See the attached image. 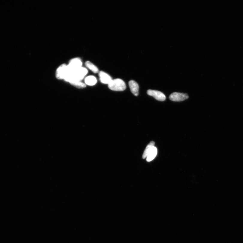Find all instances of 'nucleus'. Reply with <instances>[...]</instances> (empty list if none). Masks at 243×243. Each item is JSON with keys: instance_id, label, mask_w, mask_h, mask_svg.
<instances>
[{"instance_id": "f257e3e1", "label": "nucleus", "mask_w": 243, "mask_h": 243, "mask_svg": "<svg viewBox=\"0 0 243 243\" xmlns=\"http://www.w3.org/2000/svg\"><path fill=\"white\" fill-rule=\"evenodd\" d=\"M87 73L88 71L86 68L81 67L72 73H69L64 79L70 83L81 81L83 79Z\"/></svg>"}, {"instance_id": "f03ea898", "label": "nucleus", "mask_w": 243, "mask_h": 243, "mask_svg": "<svg viewBox=\"0 0 243 243\" xmlns=\"http://www.w3.org/2000/svg\"><path fill=\"white\" fill-rule=\"evenodd\" d=\"M108 87L111 90L116 91H123L126 89V85L125 82L121 79H112Z\"/></svg>"}, {"instance_id": "7ed1b4c3", "label": "nucleus", "mask_w": 243, "mask_h": 243, "mask_svg": "<svg viewBox=\"0 0 243 243\" xmlns=\"http://www.w3.org/2000/svg\"><path fill=\"white\" fill-rule=\"evenodd\" d=\"M82 61L79 58H74L67 65L69 73H72L82 67Z\"/></svg>"}, {"instance_id": "20e7f679", "label": "nucleus", "mask_w": 243, "mask_h": 243, "mask_svg": "<svg viewBox=\"0 0 243 243\" xmlns=\"http://www.w3.org/2000/svg\"><path fill=\"white\" fill-rule=\"evenodd\" d=\"M69 73L67 65L63 64L59 67L56 72V76L58 79H64Z\"/></svg>"}, {"instance_id": "39448f33", "label": "nucleus", "mask_w": 243, "mask_h": 243, "mask_svg": "<svg viewBox=\"0 0 243 243\" xmlns=\"http://www.w3.org/2000/svg\"><path fill=\"white\" fill-rule=\"evenodd\" d=\"M189 98L188 95L186 94H184L180 93L174 92L171 94L169 97L170 100L180 102L188 99Z\"/></svg>"}, {"instance_id": "423d86ee", "label": "nucleus", "mask_w": 243, "mask_h": 243, "mask_svg": "<svg viewBox=\"0 0 243 243\" xmlns=\"http://www.w3.org/2000/svg\"><path fill=\"white\" fill-rule=\"evenodd\" d=\"M147 93L158 101H163L166 99V96L164 93L158 90H149L147 91Z\"/></svg>"}, {"instance_id": "0eeeda50", "label": "nucleus", "mask_w": 243, "mask_h": 243, "mask_svg": "<svg viewBox=\"0 0 243 243\" xmlns=\"http://www.w3.org/2000/svg\"><path fill=\"white\" fill-rule=\"evenodd\" d=\"M99 76L100 81L103 84H108L112 80L111 77L109 75L103 71L99 72Z\"/></svg>"}, {"instance_id": "6e6552de", "label": "nucleus", "mask_w": 243, "mask_h": 243, "mask_svg": "<svg viewBox=\"0 0 243 243\" xmlns=\"http://www.w3.org/2000/svg\"><path fill=\"white\" fill-rule=\"evenodd\" d=\"M129 85L131 91L135 96L139 94V85L137 82L133 80H131L129 82Z\"/></svg>"}, {"instance_id": "1a4fd4ad", "label": "nucleus", "mask_w": 243, "mask_h": 243, "mask_svg": "<svg viewBox=\"0 0 243 243\" xmlns=\"http://www.w3.org/2000/svg\"><path fill=\"white\" fill-rule=\"evenodd\" d=\"M85 82L87 85L93 86L97 83V80L95 77L91 76H87L85 79Z\"/></svg>"}, {"instance_id": "9d476101", "label": "nucleus", "mask_w": 243, "mask_h": 243, "mask_svg": "<svg viewBox=\"0 0 243 243\" xmlns=\"http://www.w3.org/2000/svg\"><path fill=\"white\" fill-rule=\"evenodd\" d=\"M85 65L87 67L89 68L90 70L94 73H99V70L97 67L94 64L89 61H87L85 63Z\"/></svg>"}, {"instance_id": "9b49d317", "label": "nucleus", "mask_w": 243, "mask_h": 243, "mask_svg": "<svg viewBox=\"0 0 243 243\" xmlns=\"http://www.w3.org/2000/svg\"><path fill=\"white\" fill-rule=\"evenodd\" d=\"M157 152V148L155 147H153L147 157V161L150 162L153 161L156 156Z\"/></svg>"}, {"instance_id": "f8f14e48", "label": "nucleus", "mask_w": 243, "mask_h": 243, "mask_svg": "<svg viewBox=\"0 0 243 243\" xmlns=\"http://www.w3.org/2000/svg\"><path fill=\"white\" fill-rule=\"evenodd\" d=\"M154 144L155 143L154 141H152L149 143V145L147 146L143 155L142 157L143 159H145L146 157H147L150 152L152 149H153V147H154Z\"/></svg>"}, {"instance_id": "ddd939ff", "label": "nucleus", "mask_w": 243, "mask_h": 243, "mask_svg": "<svg viewBox=\"0 0 243 243\" xmlns=\"http://www.w3.org/2000/svg\"><path fill=\"white\" fill-rule=\"evenodd\" d=\"M70 84L77 88H79V89H82V88H84L86 87V85L81 81L72 82H70Z\"/></svg>"}]
</instances>
